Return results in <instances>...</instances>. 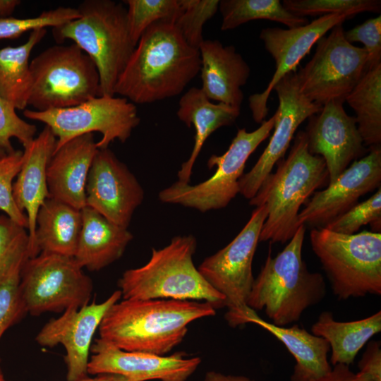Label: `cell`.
I'll return each mask as SVG.
<instances>
[{"instance_id": "obj_5", "label": "cell", "mask_w": 381, "mask_h": 381, "mask_svg": "<svg viewBox=\"0 0 381 381\" xmlns=\"http://www.w3.org/2000/svg\"><path fill=\"white\" fill-rule=\"evenodd\" d=\"M197 241L193 235L176 236L161 249L152 248L147 263L126 270L118 281L123 299H174L205 301L215 309L225 307L224 297L195 267Z\"/></svg>"}, {"instance_id": "obj_2", "label": "cell", "mask_w": 381, "mask_h": 381, "mask_svg": "<svg viewBox=\"0 0 381 381\" xmlns=\"http://www.w3.org/2000/svg\"><path fill=\"white\" fill-rule=\"evenodd\" d=\"M215 314L205 301L123 299L105 313L99 338L123 351L165 356L183 341L190 323Z\"/></svg>"}, {"instance_id": "obj_42", "label": "cell", "mask_w": 381, "mask_h": 381, "mask_svg": "<svg viewBox=\"0 0 381 381\" xmlns=\"http://www.w3.org/2000/svg\"><path fill=\"white\" fill-rule=\"evenodd\" d=\"M360 373L370 376L374 381H381L380 342L370 341L358 362Z\"/></svg>"}, {"instance_id": "obj_20", "label": "cell", "mask_w": 381, "mask_h": 381, "mask_svg": "<svg viewBox=\"0 0 381 381\" xmlns=\"http://www.w3.org/2000/svg\"><path fill=\"white\" fill-rule=\"evenodd\" d=\"M344 102L334 100L322 105L318 113L308 118L305 131L309 152L325 160L328 184L366 152L355 116L346 112Z\"/></svg>"}, {"instance_id": "obj_17", "label": "cell", "mask_w": 381, "mask_h": 381, "mask_svg": "<svg viewBox=\"0 0 381 381\" xmlns=\"http://www.w3.org/2000/svg\"><path fill=\"white\" fill-rule=\"evenodd\" d=\"M369 148L367 155L355 160L327 188L313 193L299 212L298 226L324 227L357 204L361 196L380 187V145Z\"/></svg>"}, {"instance_id": "obj_21", "label": "cell", "mask_w": 381, "mask_h": 381, "mask_svg": "<svg viewBox=\"0 0 381 381\" xmlns=\"http://www.w3.org/2000/svg\"><path fill=\"white\" fill-rule=\"evenodd\" d=\"M56 144V138L47 126L23 150V162L13 186V196L18 209L28 219V256H37L35 249L36 218L49 198L47 169Z\"/></svg>"}, {"instance_id": "obj_24", "label": "cell", "mask_w": 381, "mask_h": 381, "mask_svg": "<svg viewBox=\"0 0 381 381\" xmlns=\"http://www.w3.org/2000/svg\"><path fill=\"white\" fill-rule=\"evenodd\" d=\"M82 227L74 258L83 268L99 271L119 260L133 238L124 228L109 221L95 210H81Z\"/></svg>"}, {"instance_id": "obj_27", "label": "cell", "mask_w": 381, "mask_h": 381, "mask_svg": "<svg viewBox=\"0 0 381 381\" xmlns=\"http://www.w3.org/2000/svg\"><path fill=\"white\" fill-rule=\"evenodd\" d=\"M81 227V210L59 200L47 198L36 218V255L48 253L73 257Z\"/></svg>"}, {"instance_id": "obj_40", "label": "cell", "mask_w": 381, "mask_h": 381, "mask_svg": "<svg viewBox=\"0 0 381 381\" xmlns=\"http://www.w3.org/2000/svg\"><path fill=\"white\" fill-rule=\"evenodd\" d=\"M36 132V126L21 119L15 107L0 96V147L7 154L13 152L11 139L15 138L25 148L35 139Z\"/></svg>"}, {"instance_id": "obj_6", "label": "cell", "mask_w": 381, "mask_h": 381, "mask_svg": "<svg viewBox=\"0 0 381 381\" xmlns=\"http://www.w3.org/2000/svg\"><path fill=\"white\" fill-rule=\"evenodd\" d=\"M80 17L52 28L54 40H70L95 63L100 96H114V88L135 45L128 25L127 9L112 0H85L77 8Z\"/></svg>"}, {"instance_id": "obj_12", "label": "cell", "mask_w": 381, "mask_h": 381, "mask_svg": "<svg viewBox=\"0 0 381 381\" xmlns=\"http://www.w3.org/2000/svg\"><path fill=\"white\" fill-rule=\"evenodd\" d=\"M23 115L52 130L56 138L55 151L78 136L95 132L102 134L98 149L108 148L116 140L125 143L140 122L135 104L114 96H98L74 107L44 111L25 109Z\"/></svg>"}, {"instance_id": "obj_19", "label": "cell", "mask_w": 381, "mask_h": 381, "mask_svg": "<svg viewBox=\"0 0 381 381\" xmlns=\"http://www.w3.org/2000/svg\"><path fill=\"white\" fill-rule=\"evenodd\" d=\"M90 350L87 365L91 375L116 374L132 381H186L201 363L199 357L184 352L159 356L140 351H126L102 339H97Z\"/></svg>"}, {"instance_id": "obj_8", "label": "cell", "mask_w": 381, "mask_h": 381, "mask_svg": "<svg viewBox=\"0 0 381 381\" xmlns=\"http://www.w3.org/2000/svg\"><path fill=\"white\" fill-rule=\"evenodd\" d=\"M28 105L44 111L78 105L100 96L97 68L74 43L47 48L30 62Z\"/></svg>"}, {"instance_id": "obj_43", "label": "cell", "mask_w": 381, "mask_h": 381, "mask_svg": "<svg viewBox=\"0 0 381 381\" xmlns=\"http://www.w3.org/2000/svg\"><path fill=\"white\" fill-rule=\"evenodd\" d=\"M314 381H374L370 376L360 372L354 373L349 365L337 364L322 377Z\"/></svg>"}, {"instance_id": "obj_47", "label": "cell", "mask_w": 381, "mask_h": 381, "mask_svg": "<svg viewBox=\"0 0 381 381\" xmlns=\"http://www.w3.org/2000/svg\"><path fill=\"white\" fill-rule=\"evenodd\" d=\"M7 155L6 152L0 147V159L3 158Z\"/></svg>"}, {"instance_id": "obj_4", "label": "cell", "mask_w": 381, "mask_h": 381, "mask_svg": "<svg viewBox=\"0 0 381 381\" xmlns=\"http://www.w3.org/2000/svg\"><path fill=\"white\" fill-rule=\"evenodd\" d=\"M306 226L301 225L286 247L275 257L270 248L260 273L254 278L246 304L264 310L279 327L298 321L308 308L325 296L322 275L310 272L302 258Z\"/></svg>"}, {"instance_id": "obj_26", "label": "cell", "mask_w": 381, "mask_h": 381, "mask_svg": "<svg viewBox=\"0 0 381 381\" xmlns=\"http://www.w3.org/2000/svg\"><path fill=\"white\" fill-rule=\"evenodd\" d=\"M248 323L258 325L273 334L294 356L296 365L291 381H314L332 370L327 358L330 346L322 337L297 325L290 327L274 325L260 318L257 313L249 318Z\"/></svg>"}, {"instance_id": "obj_14", "label": "cell", "mask_w": 381, "mask_h": 381, "mask_svg": "<svg viewBox=\"0 0 381 381\" xmlns=\"http://www.w3.org/2000/svg\"><path fill=\"white\" fill-rule=\"evenodd\" d=\"M279 104L274 116L271 138L253 168L239 180V193L246 198L255 196L274 166L282 158L298 127L318 113L322 105L311 102L301 92L296 71L284 76L274 85Z\"/></svg>"}, {"instance_id": "obj_10", "label": "cell", "mask_w": 381, "mask_h": 381, "mask_svg": "<svg viewBox=\"0 0 381 381\" xmlns=\"http://www.w3.org/2000/svg\"><path fill=\"white\" fill-rule=\"evenodd\" d=\"M274 125L273 115L253 131L239 128L227 150L222 155H212L207 160L209 169L216 167L210 178L196 185L178 181L162 190L159 199L202 212L226 207L239 193V180L248 159L270 135Z\"/></svg>"}, {"instance_id": "obj_3", "label": "cell", "mask_w": 381, "mask_h": 381, "mask_svg": "<svg viewBox=\"0 0 381 381\" xmlns=\"http://www.w3.org/2000/svg\"><path fill=\"white\" fill-rule=\"evenodd\" d=\"M276 164L275 172L265 178L249 203L267 208L259 241L284 243L300 226L301 205L315 190L329 183V174L324 159L309 152L303 131L294 137L288 157Z\"/></svg>"}, {"instance_id": "obj_34", "label": "cell", "mask_w": 381, "mask_h": 381, "mask_svg": "<svg viewBox=\"0 0 381 381\" xmlns=\"http://www.w3.org/2000/svg\"><path fill=\"white\" fill-rule=\"evenodd\" d=\"M180 11L174 20L186 42L199 49L204 40L202 28L219 10V0H179Z\"/></svg>"}, {"instance_id": "obj_37", "label": "cell", "mask_w": 381, "mask_h": 381, "mask_svg": "<svg viewBox=\"0 0 381 381\" xmlns=\"http://www.w3.org/2000/svg\"><path fill=\"white\" fill-rule=\"evenodd\" d=\"M26 229L6 214L0 215V284L16 263L29 258Z\"/></svg>"}, {"instance_id": "obj_38", "label": "cell", "mask_w": 381, "mask_h": 381, "mask_svg": "<svg viewBox=\"0 0 381 381\" xmlns=\"http://www.w3.org/2000/svg\"><path fill=\"white\" fill-rule=\"evenodd\" d=\"M23 162V151L17 150L0 159V210L18 225L27 229L28 219L17 207L13 196L14 179Z\"/></svg>"}, {"instance_id": "obj_1", "label": "cell", "mask_w": 381, "mask_h": 381, "mask_svg": "<svg viewBox=\"0 0 381 381\" xmlns=\"http://www.w3.org/2000/svg\"><path fill=\"white\" fill-rule=\"evenodd\" d=\"M200 69L199 49L186 42L173 22L159 20L141 35L114 93L133 104L163 100L180 95Z\"/></svg>"}, {"instance_id": "obj_16", "label": "cell", "mask_w": 381, "mask_h": 381, "mask_svg": "<svg viewBox=\"0 0 381 381\" xmlns=\"http://www.w3.org/2000/svg\"><path fill=\"white\" fill-rule=\"evenodd\" d=\"M352 17L348 13L330 14L318 17L305 25L296 28H267L261 30L260 39L274 59L275 71L265 90L249 97V107L256 123H261L265 121L268 113V98L278 81L295 71L300 61L309 54L318 40L334 26Z\"/></svg>"}, {"instance_id": "obj_41", "label": "cell", "mask_w": 381, "mask_h": 381, "mask_svg": "<svg viewBox=\"0 0 381 381\" xmlns=\"http://www.w3.org/2000/svg\"><path fill=\"white\" fill-rule=\"evenodd\" d=\"M351 44L361 42L367 52V71L381 64V16L366 20L363 23L344 31Z\"/></svg>"}, {"instance_id": "obj_35", "label": "cell", "mask_w": 381, "mask_h": 381, "mask_svg": "<svg viewBox=\"0 0 381 381\" xmlns=\"http://www.w3.org/2000/svg\"><path fill=\"white\" fill-rule=\"evenodd\" d=\"M370 224L373 232H380L381 188L369 198L358 202L345 213L327 223L323 228L343 234H353L365 225Z\"/></svg>"}, {"instance_id": "obj_39", "label": "cell", "mask_w": 381, "mask_h": 381, "mask_svg": "<svg viewBox=\"0 0 381 381\" xmlns=\"http://www.w3.org/2000/svg\"><path fill=\"white\" fill-rule=\"evenodd\" d=\"M27 259L16 263L0 284V339L26 313L20 296L19 284L21 269Z\"/></svg>"}, {"instance_id": "obj_31", "label": "cell", "mask_w": 381, "mask_h": 381, "mask_svg": "<svg viewBox=\"0 0 381 381\" xmlns=\"http://www.w3.org/2000/svg\"><path fill=\"white\" fill-rule=\"evenodd\" d=\"M219 10L222 17L221 30L223 31L255 20L275 21L289 28L309 23L307 18L289 11L279 0H221Z\"/></svg>"}, {"instance_id": "obj_28", "label": "cell", "mask_w": 381, "mask_h": 381, "mask_svg": "<svg viewBox=\"0 0 381 381\" xmlns=\"http://www.w3.org/2000/svg\"><path fill=\"white\" fill-rule=\"evenodd\" d=\"M381 331V311L363 319L340 322L329 311L320 313L312 325V334L325 339L330 346L332 365H350L369 339Z\"/></svg>"}, {"instance_id": "obj_33", "label": "cell", "mask_w": 381, "mask_h": 381, "mask_svg": "<svg viewBox=\"0 0 381 381\" xmlns=\"http://www.w3.org/2000/svg\"><path fill=\"white\" fill-rule=\"evenodd\" d=\"M283 6L301 17L348 13L351 16L365 11L380 13V0H284Z\"/></svg>"}, {"instance_id": "obj_25", "label": "cell", "mask_w": 381, "mask_h": 381, "mask_svg": "<svg viewBox=\"0 0 381 381\" xmlns=\"http://www.w3.org/2000/svg\"><path fill=\"white\" fill-rule=\"evenodd\" d=\"M240 111L238 107L212 103L199 87H193L181 96L176 115L188 127H194L195 142L189 158L178 171L179 181L189 183L193 165L206 140L218 128L234 123Z\"/></svg>"}, {"instance_id": "obj_7", "label": "cell", "mask_w": 381, "mask_h": 381, "mask_svg": "<svg viewBox=\"0 0 381 381\" xmlns=\"http://www.w3.org/2000/svg\"><path fill=\"white\" fill-rule=\"evenodd\" d=\"M310 242L339 300L381 294L380 232L349 235L314 228Z\"/></svg>"}, {"instance_id": "obj_23", "label": "cell", "mask_w": 381, "mask_h": 381, "mask_svg": "<svg viewBox=\"0 0 381 381\" xmlns=\"http://www.w3.org/2000/svg\"><path fill=\"white\" fill-rule=\"evenodd\" d=\"M198 49L201 90L211 101L241 109V87L249 78V65L234 46H224L218 40H204Z\"/></svg>"}, {"instance_id": "obj_13", "label": "cell", "mask_w": 381, "mask_h": 381, "mask_svg": "<svg viewBox=\"0 0 381 381\" xmlns=\"http://www.w3.org/2000/svg\"><path fill=\"white\" fill-rule=\"evenodd\" d=\"M368 55L363 47L349 43L342 24L317 42L311 59L296 72L299 89L320 105L345 98L367 71Z\"/></svg>"}, {"instance_id": "obj_11", "label": "cell", "mask_w": 381, "mask_h": 381, "mask_svg": "<svg viewBox=\"0 0 381 381\" xmlns=\"http://www.w3.org/2000/svg\"><path fill=\"white\" fill-rule=\"evenodd\" d=\"M83 269L71 256L40 253L28 258L19 284L26 313L37 316L87 305L93 284Z\"/></svg>"}, {"instance_id": "obj_15", "label": "cell", "mask_w": 381, "mask_h": 381, "mask_svg": "<svg viewBox=\"0 0 381 381\" xmlns=\"http://www.w3.org/2000/svg\"><path fill=\"white\" fill-rule=\"evenodd\" d=\"M143 199L144 190L128 167L109 147L98 149L87 179L86 206L128 229Z\"/></svg>"}, {"instance_id": "obj_44", "label": "cell", "mask_w": 381, "mask_h": 381, "mask_svg": "<svg viewBox=\"0 0 381 381\" xmlns=\"http://www.w3.org/2000/svg\"><path fill=\"white\" fill-rule=\"evenodd\" d=\"M204 381H254L243 375H224L216 371L207 372Z\"/></svg>"}, {"instance_id": "obj_48", "label": "cell", "mask_w": 381, "mask_h": 381, "mask_svg": "<svg viewBox=\"0 0 381 381\" xmlns=\"http://www.w3.org/2000/svg\"><path fill=\"white\" fill-rule=\"evenodd\" d=\"M0 381H8L4 378V377L2 375V373H1V371H0Z\"/></svg>"}, {"instance_id": "obj_29", "label": "cell", "mask_w": 381, "mask_h": 381, "mask_svg": "<svg viewBox=\"0 0 381 381\" xmlns=\"http://www.w3.org/2000/svg\"><path fill=\"white\" fill-rule=\"evenodd\" d=\"M46 34V28L36 29L24 44L0 49V96L16 109L25 110L28 105L32 86L29 59Z\"/></svg>"}, {"instance_id": "obj_45", "label": "cell", "mask_w": 381, "mask_h": 381, "mask_svg": "<svg viewBox=\"0 0 381 381\" xmlns=\"http://www.w3.org/2000/svg\"><path fill=\"white\" fill-rule=\"evenodd\" d=\"M20 3L19 0H0V18L11 17Z\"/></svg>"}, {"instance_id": "obj_22", "label": "cell", "mask_w": 381, "mask_h": 381, "mask_svg": "<svg viewBox=\"0 0 381 381\" xmlns=\"http://www.w3.org/2000/svg\"><path fill=\"white\" fill-rule=\"evenodd\" d=\"M97 150L94 133L78 136L56 150L47 169L49 198L83 209L87 179Z\"/></svg>"}, {"instance_id": "obj_30", "label": "cell", "mask_w": 381, "mask_h": 381, "mask_svg": "<svg viewBox=\"0 0 381 381\" xmlns=\"http://www.w3.org/2000/svg\"><path fill=\"white\" fill-rule=\"evenodd\" d=\"M365 146L381 143V64L368 70L345 98Z\"/></svg>"}, {"instance_id": "obj_18", "label": "cell", "mask_w": 381, "mask_h": 381, "mask_svg": "<svg viewBox=\"0 0 381 381\" xmlns=\"http://www.w3.org/2000/svg\"><path fill=\"white\" fill-rule=\"evenodd\" d=\"M121 298L119 289L102 303L68 308L59 318L49 320L38 332L35 338L38 344L53 347L60 344L65 348L68 381L87 377L93 335L107 311Z\"/></svg>"}, {"instance_id": "obj_9", "label": "cell", "mask_w": 381, "mask_h": 381, "mask_svg": "<svg viewBox=\"0 0 381 381\" xmlns=\"http://www.w3.org/2000/svg\"><path fill=\"white\" fill-rule=\"evenodd\" d=\"M267 213L265 205L256 207L238 235L198 267L204 279L224 297L228 308L224 318L231 327L248 323L256 313L246 302L254 281L253 260Z\"/></svg>"}, {"instance_id": "obj_46", "label": "cell", "mask_w": 381, "mask_h": 381, "mask_svg": "<svg viewBox=\"0 0 381 381\" xmlns=\"http://www.w3.org/2000/svg\"><path fill=\"white\" fill-rule=\"evenodd\" d=\"M78 381H132L122 375L116 374H99L95 377H85Z\"/></svg>"}, {"instance_id": "obj_36", "label": "cell", "mask_w": 381, "mask_h": 381, "mask_svg": "<svg viewBox=\"0 0 381 381\" xmlns=\"http://www.w3.org/2000/svg\"><path fill=\"white\" fill-rule=\"evenodd\" d=\"M77 8L59 6L33 18H0V40L16 39L28 31L47 27L55 28L78 18Z\"/></svg>"}, {"instance_id": "obj_32", "label": "cell", "mask_w": 381, "mask_h": 381, "mask_svg": "<svg viewBox=\"0 0 381 381\" xmlns=\"http://www.w3.org/2000/svg\"><path fill=\"white\" fill-rule=\"evenodd\" d=\"M127 19L130 35L136 46L143 32L159 20L174 23L179 11V0H127Z\"/></svg>"}]
</instances>
